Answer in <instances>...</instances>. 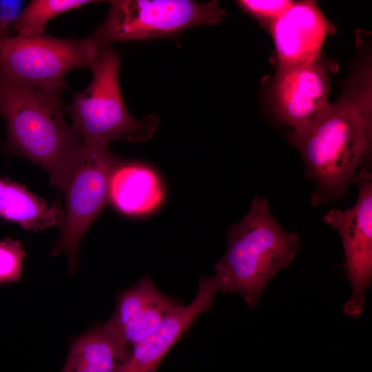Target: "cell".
Returning a JSON list of instances; mask_svg holds the SVG:
<instances>
[{"label": "cell", "mask_w": 372, "mask_h": 372, "mask_svg": "<svg viewBox=\"0 0 372 372\" xmlns=\"http://www.w3.org/2000/svg\"><path fill=\"white\" fill-rule=\"evenodd\" d=\"M181 304L176 299L163 293L155 302L115 333L132 349L134 344L156 331Z\"/></svg>", "instance_id": "cell-16"}, {"label": "cell", "mask_w": 372, "mask_h": 372, "mask_svg": "<svg viewBox=\"0 0 372 372\" xmlns=\"http://www.w3.org/2000/svg\"><path fill=\"white\" fill-rule=\"evenodd\" d=\"M25 257L20 241L10 238L0 240V286L21 278Z\"/></svg>", "instance_id": "cell-18"}, {"label": "cell", "mask_w": 372, "mask_h": 372, "mask_svg": "<svg viewBox=\"0 0 372 372\" xmlns=\"http://www.w3.org/2000/svg\"><path fill=\"white\" fill-rule=\"evenodd\" d=\"M94 2L90 0H33L27 5L17 23V36L32 38L45 34L48 22L65 12Z\"/></svg>", "instance_id": "cell-17"}, {"label": "cell", "mask_w": 372, "mask_h": 372, "mask_svg": "<svg viewBox=\"0 0 372 372\" xmlns=\"http://www.w3.org/2000/svg\"><path fill=\"white\" fill-rule=\"evenodd\" d=\"M225 17L216 1H112L105 19L90 37L103 48L114 42L174 35L194 26L216 24Z\"/></svg>", "instance_id": "cell-5"}, {"label": "cell", "mask_w": 372, "mask_h": 372, "mask_svg": "<svg viewBox=\"0 0 372 372\" xmlns=\"http://www.w3.org/2000/svg\"><path fill=\"white\" fill-rule=\"evenodd\" d=\"M120 55L112 45L103 48L90 68L93 77L87 87L74 94L65 107L72 120V128L87 149H108L114 141L138 143L152 138L159 123L155 114L133 118L121 93L118 74Z\"/></svg>", "instance_id": "cell-4"}, {"label": "cell", "mask_w": 372, "mask_h": 372, "mask_svg": "<svg viewBox=\"0 0 372 372\" xmlns=\"http://www.w3.org/2000/svg\"><path fill=\"white\" fill-rule=\"evenodd\" d=\"M24 1L0 0V39L9 38L16 33V25L24 9Z\"/></svg>", "instance_id": "cell-20"}, {"label": "cell", "mask_w": 372, "mask_h": 372, "mask_svg": "<svg viewBox=\"0 0 372 372\" xmlns=\"http://www.w3.org/2000/svg\"><path fill=\"white\" fill-rule=\"evenodd\" d=\"M301 245L272 216L268 201L254 197L247 215L227 231V247L215 265L220 291L242 297L254 309L269 282L289 266Z\"/></svg>", "instance_id": "cell-3"}, {"label": "cell", "mask_w": 372, "mask_h": 372, "mask_svg": "<svg viewBox=\"0 0 372 372\" xmlns=\"http://www.w3.org/2000/svg\"><path fill=\"white\" fill-rule=\"evenodd\" d=\"M269 26L278 68L302 65L318 59L329 30L326 19L311 1H293Z\"/></svg>", "instance_id": "cell-11"}, {"label": "cell", "mask_w": 372, "mask_h": 372, "mask_svg": "<svg viewBox=\"0 0 372 372\" xmlns=\"http://www.w3.org/2000/svg\"><path fill=\"white\" fill-rule=\"evenodd\" d=\"M329 76L320 59L302 65L278 68L270 100L278 118L298 130L309 124L328 103Z\"/></svg>", "instance_id": "cell-9"}, {"label": "cell", "mask_w": 372, "mask_h": 372, "mask_svg": "<svg viewBox=\"0 0 372 372\" xmlns=\"http://www.w3.org/2000/svg\"><path fill=\"white\" fill-rule=\"evenodd\" d=\"M130 350L105 323L94 325L71 342L61 372H115Z\"/></svg>", "instance_id": "cell-13"}, {"label": "cell", "mask_w": 372, "mask_h": 372, "mask_svg": "<svg viewBox=\"0 0 372 372\" xmlns=\"http://www.w3.org/2000/svg\"><path fill=\"white\" fill-rule=\"evenodd\" d=\"M162 294L150 277L144 276L136 284L119 293L114 311L105 324L117 333Z\"/></svg>", "instance_id": "cell-15"}, {"label": "cell", "mask_w": 372, "mask_h": 372, "mask_svg": "<svg viewBox=\"0 0 372 372\" xmlns=\"http://www.w3.org/2000/svg\"><path fill=\"white\" fill-rule=\"evenodd\" d=\"M287 138L304 163L305 176L316 189V206L337 201L347 192L365 163L372 143V75L369 61L351 75L345 90L328 102L306 126L291 131Z\"/></svg>", "instance_id": "cell-1"}, {"label": "cell", "mask_w": 372, "mask_h": 372, "mask_svg": "<svg viewBox=\"0 0 372 372\" xmlns=\"http://www.w3.org/2000/svg\"><path fill=\"white\" fill-rule=\"evenodd\" d=\"M220 291L215 277H203L193 300L181 304L153 333L134 344L115 372H156L164 357L202 314L212 306Z\"/></svg>", "instance_id": "cell-10"}, {"label": "cell", "mask_w": 372, "mask_h": 372, "mask_svg": "<svg viewBox=\"0 0 372 372\" xmlns=\"http://www.w3.org/2000/svg\"><path fill=\"white\" fill-rule=\"evenodd\" d=\"M60 92L29 87L0 77V114L6 123V147L45 169L61 190L85 150L64 117Z\"/></svg>", "instance_id": "cell-2"}, {"label": "cell", "mask_w": 372, "mask_h": 372, "mask_svg": "<svg viewBox=\"0 0 372 372\" xmlns=\"http://www.w3.org/2000/svg\"><path fill=\"white\" fill-rule=\"evenodd\" d=\"M119 162L108 149L85 147L61 189L65 209L61 231L51 255L65 254L71 275L76 268L82 237L110 202V180Z\"/></svg>", "instance_id": "cell-7"}, {"label": "cell", "mask_w": 372, "mask_h": 372, "mask_svg": "<svg viewBox=\"0 0 372 372\" xmlns=\"http://www.w3.org/2000/svg\"><path fill=\"white\" fill-rule=\"evenodd\" d=\"M293 1L241 0L238 4L246 12L260 21H266L269 25L287 10Z\"/></svg>", "instance_id": "cell-19"}, {"label": "cell", "mask_w": 372, "mask_h": 372, "mask_svg": "<svg viewBox=\"0 0 372 372\" xmlns=\"http://www.w3.org/2000/svg\"><path fill=\"white\" fill-rule=\"evenodd\" d=\"M64 211L59 203L48 205L25 186L0 177V218L23 228L42 231L61 227Z\"/></svg>", "instance_id": "cell-14"}, {"label": "cell", "mask_w": 372, "mask_h": 372, "mask_svg": "<svg viewBox=\"0 0 372 372\" xmlns=\"http://www.w3.org/2000/svg\"><path fill=\"white\" fill-rule=\"evenodd\" d=\"M101 49L90 36L74 40L45 34L0 39V77L61 92L65 74L77 68L90 70Z\"/></svg>", "instance_id": "cell-6"}, {"label": "cell", "mask_w": 372, "mask_h": 372, "mask_svg": "<svg viewBox=\"0 0 372 372\" xmlns=\"http://www.w3.org/2000/svg\"><path fill=\"white\" fill-rule=\"evenodd\" d=\"M354 183L359 190L355 204L345 210L331 209L322 220L338 232L343 245L344 271L352 294L342 312L358 318L372 278V175L367 166L360 169Z\"/></svg>", "instance_id": "cell-8"}, {"label": "cell", "mask_w": 372, "mask_h": 372, "mask_svg": "<svg viewBox=\"0 0 372 372\" xmlns=\"http://www.w3.org/2000/svg\"><path fill=\"white\" fill-rule=\"evenodd\" d=\"M163 192L156 173L141 163H119L112 173L110 202L119 211L128 215L153 211L161 203Z\"/></svg>", "instance_id": "cell-12"}]
</instances>
